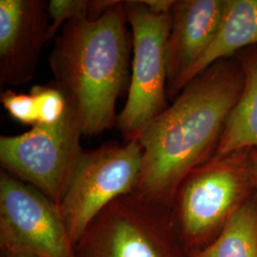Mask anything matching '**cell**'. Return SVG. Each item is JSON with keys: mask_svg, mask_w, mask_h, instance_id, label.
<instances>
[{"mask_svg": "<svg viewBox=\"0 0 257 257\" xmlns=\"http://www.w3.org/2000/svg\"><path fill=\"white\" fill-rule=\"evenodd\" d=\"M243 83L244 76L232 66L215 63L188 83L175 103L139 133L136 139L142 162L136 194L171 209L186 176L217 147Z\"/></svg>", "mask_w": 257, "mask_h": 257, "instance_id": "6da1fadb", "label": "cell"}, {"mask_svg": "<svg viewBox=\"0 0 257 257\" xmlns=\"http://www.w3.org/2000/svg\"><path fill=\"white\" fill-rule=\"evenodd\" d=\"M124 1L96 19L67 22L50 56L55 85L73 104L84 137L116 124V100L128 79L130 36Z\"/></svg>", "mask_w": 257, "mask_h": 257, "instance_id": "7a4b0ae2", "label": "cell"}, {"mask_svg": "<svg viewBox=\"0 0 257 257\" xmlns=\"http://www.w3.org/2000/svg\"><path fill=\"white\" fill-rule=\"evenodd\" d=\"M255 195L247 151L211 157L186 176L171 207L189 255L212 243L239 208Z\"/></svg>", "mask_w": 257, "mask_h": 257, "instance_id": "3957f363", "label": "cell"}, {"mask_svg": "<svg viewBox=\"0 0 257 257\" xmlns=\"http://www.w3.org/2000/svg\"><path fill=\"white\" fill-rule=\"evenodd\" d=\"M74 250L76 257H189L171 209L135 193L108 205Z\"/></svg>", "mask_w": 257, "mask_h": 257, "instance_id": "277c9868", "label": "cell"}, {"mask_svg": "<svg viewBox=\"0 0 257 257\" xmlns=\"http://www.w3.org/2000/svg\"><path fill=\"white\" fill-rule=\"evenodd\" d=\"M141 162L138 139L83 151L57 207L74 247L108 205L135 193Z\"/></svg>", "mask_w": 257, "mask_h": 257, "instance_id": "5b68a950", "label": "cell"}, {"mask_svg": "<svg viewBox=\"0 0 257 257\" xmlns=\"http://www.w3.org/2000/svg\"><path fill=\"white\" fill-rule=\"evenodd\" d=\"M124 6L132 29L134 61L128 98L115 126L130 141L168 108L167 45L173 18L172 12L153 13L143 0L124 1Z\"/></svg>", "mask_w": 257, "mask_h": 257, "instance_id": "8992f818", "label": "cell"}, {"mask_svg": "<svg viewBox=\"0 0 257 257\" xmlns=\"http://www.w3.org/2000/svg\"><path fill=\"white\" fill-rule=\"evenodd\" d=\"M73 104L55 124H37L18 136L0 137V163L6 173L35 187L58 207L83 150Z\"/></svg>", "mask_w": 257, "mask_h": 257, "instance_id": "52a82bcc", "label": "cell"}, {"mask_svg": "<svg viewBox=\"0 0 257 257\" xmlns=\"http://www.w3.org/2000/svg\"><path fill=\"white\" fill-rule=\"evenodd\" d=\"M2 253L32 257H76L56 206L35 187L0 173Z\"/></svg>", "mask_w": 257, "mask_h": 257, "instance_id": "ba28073f", "label": "cell"}, {"mask_svg": "<svg viewBox=\"0 0 257 257\" xmlns=\"http://www.w3.org/2000/svg\"><path fill=\"white\" fill-rule=\"evenodd\" d=\"M46 1H0V83L19 86L33 79L42 49L51 39Z\"/></svg>", "mask_w": 257, "mask_h": 257, "instance_id": "9c48e42d", "label": "cell"}, {"mask_svg": "<svg viewBox=\"0 0 257 257\" xmlns=\"http://www.w3.org/2000/svg\"><path fill=\"white\" fill-rule=\"evenodd\" d=\"M225 0H177L172 11L167 45V92L174 95L197 61L206 54L220 27Z\"/></svg>", "mask_w": 257, "mask_h": 257, "instance_id": "30bf717a", "label": "cell"}, {"mask_svg": "<svg viewBox=\"0 0 257 257\" xmlns=\"http://www.w3.org/2000/svg\"><path fill=\"white\" fill-rule=\"evenodd\" d=\"M252 44H257V0H225L218 33L206 54L185 74L179 92L222 58Z\"/></svg>", "mask_w": 257, "mask_h": 257, "instance_id": "8fae6325", "label": "cell"}, {"mask_svg": "<svg viewBox=\"0 0 257 257\" xmlns=\"http://www.w3.org/2000/svg\"><path fill=\"white\" fill-rule=\"evenodd\" d=\"M249 148H257V55L245 65L242 91L211 157L228 156Z\"/></svg>", "mask_w": 257, "mask_h": 257, "instance_id": "7c38bea8", "label": "cell"}, {"mask_svg": "<svg viewBox=\"0 0 257 257\" xmlns=\"http://www.w3.org/2000/svg\"><path fill=\"white\" fill-rule=\"evenodd\" d=\"M189 257H257V196L244 203L212 243Z\"/></svg>", "mask_w": 257, "mask_h": 257, "instance_id": "4fadbf2b", "label": "cell"}, {"mask_svg": "<svg viewBox=\"0 0 257 257\" xmlns=\"http://www.w3.org/2000/svg\"><path fill=\"white\" fill-rule=\"evenodd\" d=\"M30 92L37 104L38 124H55L62 119L69 107V99L56 85H37Z\"/></svg>", "mask_w": 257, "mask_h": 257, "instance_id": "5bb4252c", "label": "cell"}, {"mask_svg": "<svg viewBox=\"0 0 257 257\" xmlns=\"http://www.w3.org/2000/svg\"><path fill=\"white\" fill-rule=\"evenodd\" d=\"M52 38L65 24L83 17L91 18L92 1L90 0H50L47 3Z\"/></svg>", "mask_w": 257, "mask_h": 257, "instance_id": "9a60e30c", "label": "cell"}, {"mask_svg": "<svg viewBox=\"0 0 257 257\" xmlns=\"http://www.w3.org/2000/svg\"><path fill=\"white\" fill-rule=\"evenodd\" d=\"M0 101L14 119L25 125L38 124L37 104L32 93H21L12 90L1 92Z\"/></svg>", "mask_w": 257, "mask_h": 257, "instance_id": "2e32d148", "label": "cell"}, {"mask_svg": "<svg viewBox=\"0 0 257 257\" xmlns=\"http://www.w3.org/2000/svg\"><path fill=\"white\" fill-rule=\"evenodd\" d=\"M149 10L156 14L171 13L174 8V0H143Z\"/></svg>", "mask_w": 257, "mask_h": 257, "instance_id": "e0dca14e", "label": "cell"}, {"mask_svg": "<svg viewBox=\"0 0 257 257\" xmlns=\"http://www.w3.org/2000/svg\"><path fill=\"white\" fill-rule=\"evenodd\" d=\"M251 157V168H252V175L254 179V185H255V194L257 196V153L254 152L250 154Z\"/></svg>", "mask_w": 257, "mask_h": 257, "instance_id": "ac0fdd59", "label": "cell"}, {"mask_svg": "<svg viewBox=\"0 0 257 257\" xmlns=\"http://www.w3.org/2000/svg\"><path fill=\"white\" fill-rule=\"evenodd\" d=\"M1 257H32L27 255H19V254H8V253H2Z\"/></svg>", "mask_w": 257, "mask_h": 257, "instance_id": "d6986e66", "label": "cell"}]
</instances>
